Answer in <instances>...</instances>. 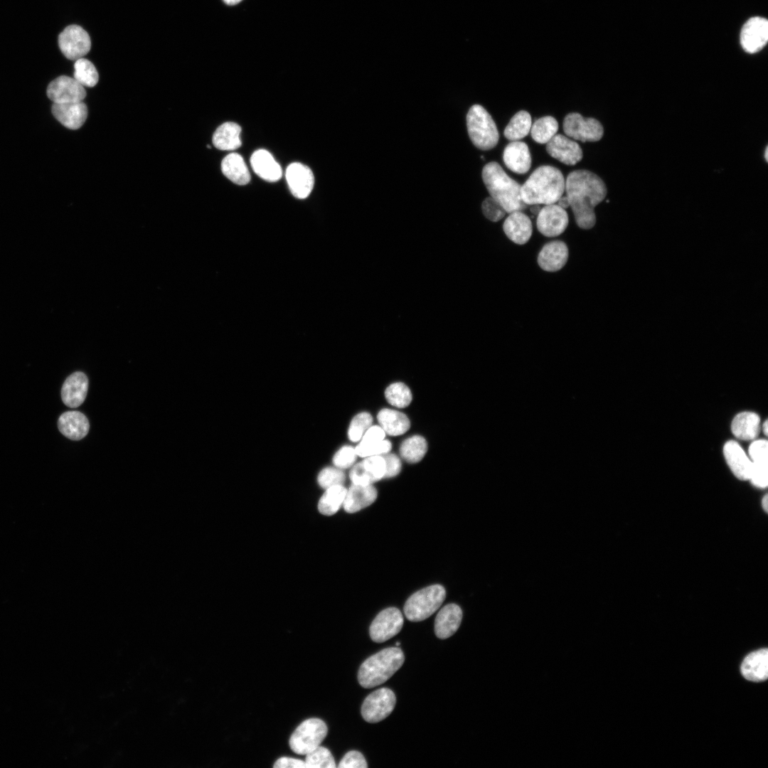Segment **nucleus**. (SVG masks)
Returning a JSON list of instances; mask_svg holds the SVG:
<instances>
[{
	"mask_svg": "<svg viewBox=\"0 0 768 768\" xmlns=\"http://www.w3.org/2000/svg\"><path fill=\"white\" fill-rule=\"evenodd\" d=\"M546 151L554 159L570 166L580 161L583 156L576 142L560 134H556L546 143Z\"/></svg>",
	"mask_w": 768,
	"mask_h": 768,
	"instance_id": "f3484780",
	"label": "nucleus"
},
{
	"mask_svg": "<svg viewBox=\"0 0 768 768\" xmlns=\"http://www.w3.org/2000/svg\"><path fill=\"white\" fill-rule=\"evenodd\" d=\"M569 250L566 244L560 240H554L545 244L538 256V264L547 272H557L567 263Z\"/></svg>",
	"mask_w": 768,
	"mask_h": 768,
	"instance_id": "aec40b11",
	"label": "nucleus"
},
{
	"mask_svg": "<svg viewBox=\"0 0 768 768\" xmlns=\"http://www.w3.org/2000/svg\"><path fill=\"white\" fill-rule=\"evenodd\" d=\"M760 418L753 412L737 414L732 421L731 430L738 439L751 440L756 438L759 432Z\"/></svg>",
	"mask_w": 768,
	"mask_h": 768,
	"instance_id": "c756f323",
	"label": "nucleus"
},
{
	"mask_svg": "<svg viewBox=\"0 0 768 768\" xmlns=\"http://www.w3.org/2000/svg\"><path fill=\"white\" fill-rule=\"evenodd\" d=\"M503 230L509 240L518 245H524L530 240L533 225L529 217L522 211L509 213L503 224Z\"/></svg>",
	"mask_w": 768,
	"mask_h": 768,
	"instance_id": "5701e85b",
	"label": "nucleus"
},
{
	"mask_svg": "<svg viewBox=\"0 0 768 768\" xmlns=\"http://www.w3.org/2000/svg\"><path fill=\"white\" fill-rule=\"evenodd\" d=\"M385 462L381 455L366 457L355 464L349 477L353 484H372L384 477Z\"/></svg>",
	"mask_w": 768,
	"mask_h": 768,
	"instance_id": "2eb2a0df",
	"label": "nucleus"
},
{
	"mask_svg": "<svg viewBox=\"0 0 768 768\" xmlns=\"http://www.w3.org/2000/svg\"><path fill=\"white\" fill-rule=\"evenodd\" d=\"M377 496V490L372 484L352 483L347 489L343 507L348 513H355L371 505Z\"/></svg>",
	"mask_w": 768,
	"mask_h": 768,
	"instance_id": "a878e982",
	"label": "nucleus"
},
{
	"mask_svg": "<svg viewBox=\"0 0 768 768\" xmlns=\"http://www.w3.org/2000/svg\"><path fill=\"white\" fill-rule=\"evenodd\" d=\"M395 703L396 697L393 690L379 688L365 698L361 706L362 717L368 722H378L393 712Z\"/></svg>",
	"mask_w": 768,
	"mask_h": 768,
	"instance_id": "1a4fd4ad",
	"label": "nucleus"
},
{
	"mask_svg": "<svg viewBox=\"0 0 768 768\" xmlns=\"http://www.w3.org/2000/svg\"><path fill=\"white\" fill-rule=\"evenodd\" d=\"M768 40V21L755 16L750 18L742 26L740 43L745 51L754 53L762 50Z\"/></svg>",
	"mask_w": 768,
	"mask_h": 768,
	"instance_id": "4468645a",
	"label": "nucleus"
},
{
	"mask_svg": "<svg viewBox=\"0 0 768 768\" xmlns=\"http://www.w3.org/2000/svg\"><path fill=\"white\" fill-rule=\"evenodd\" d=\"M767 502H768V498H767V495L766 494L762 498V508L764 509V511L765 512H767V507H768Z\"/></svg>",
	"mask_w": 768,
	"mask_h": 768,
	"instance_id": "603ef678",
	"label": "nucleus"
},
{
	"mask_svg": "<svg viewBox=\"0 0 768 768\" xmlns=\"http://www.w3.org/2000/svg\"><path fill=\"white\" fill-rule=\"evenodd\" d=\"M47 95L53 103H68L82 101L86 92L74 78L61 75L49 83Z\"/></svg>",
	"mask_w": 768,
	"mask_h": 768,
	"instance_id": "ddd939ff",
	"label": "nucleus"
},
{
	"mask_svg": "<svg viewBox=\"0 0 768 768\" xmlns=\"http://www.w3.org/2000/svg\"><path fill=\"white\" fill-rule=\"evenodd\" d=\"M565 191L577 226L592 228L596 223L594 208L607 196L604 182L592 171L575 170L566 178Z\"/></svg>",
	"mask_w": 768,
	"mask_h": 768,
	"instance_id": "f257e3e1",
	"label": "nucleus"
},
{
	"mask_svg": "<svg viewBox=\"0 0 768 768\" xmlns=\"http://www.w3.org/2000/svg\"><path fill=\"white\" fill-rule=\"evenodd\" d=\"M562 172L552 166L538 167L521 187L523 201L529 205H549L558 202L565 191Z\"/></svg>",
	"mask_w": 768,
	"mask_h": 768,
	"instance_id": "f03ea898",
	"label": "nucleus"
},
{
	"mask_svg": "<svg viewBox=\"0 0 768 768\" xmlns=\"http://www.w3.org/2000/svg\"><path fill=\"white\" fill-rule=\"evenodd\" d=\"M339 768H366L368 764L363 755L358 751L348 752L340 761Z\"/></svg>",
	"mask_w": 768,
	"mask_h": 768,
	"instance_id": "de8ad7c7",
	"label": "nucleus"
},
{
	"mask_svg": "<svg viewBox=\"0 0 768 768\" xmlns=\"http://www.w3.org/2000/svg\"><path fill=\"white\" fill-rule=\"evenodd\" d=\"M242 0H223V1L228 5H235L240 2Z\"/></svg>",
	"mask_w": 768,
	"mask_h": 768,
	"instance_id": "5fc2aeb1",
	"label": "nucleus"
},
{
	"mask_svg": "<svg viewBox=\"0 0 768 768\" xmlns=\"http://www.w3.org/2000/svg\"><path fill=\"white\" fill-rule=\"evenodd\" d=\"M503 160L508 169L519 174L527 173L531 166L528 146L520 141H513L505 147Z\"/></svg>",
	"mask_w": 768,
	"mask_h": 768,
	"instance_id": "b1692460",
	"label": "nucleus"
},
{
	"mask_svg": "<svg viewBox=\"0 0 768 768\" xmlns=\"http://www.w3.org/2000/svg\"><path fill=\"white\" fill-rule=\"evenodd\" d=\"M481 209L485 217L492 222L499 221L507 213L503 206L491 196L483 201Z\"/></svg>",
	"mask_w": 768,
	"mask_h": 768,
	"instance_id": "c03bdc74",
	"label": "nucleus"
},
{
	"mask_svg": "<svg viewBox=\"0 0 768 768\" xmlns=\"http://www.w3.org/2000/svg\"><path fill=\"white\" fill-rule=\"evenodd\" d=\"M445 597V589L440 585L425 587L407 599L404 606L405 615L411 622L423 621L439 609Z\"/></svg>",
	"mask_w": 768,
	"mask_h": 768,
	"instance_id": "423d86ee",
	"label": "nucleus"
},
{
	"mask_svg": "<svg viewBox=\"0 0 768 768\" xmlns=\"http://www.w3.org/2000/svg\"><path fill=\"white\" fill-rule=\"evenodd\" d=\"M481 175L490 196L498 202L507 213L522 211L528 207L521 196V186L508 176L499 164L496 161L486 164Z\"/></svg>",
	"mask_w": 768,
	"mask_h": 768,
	"instance_id": "7ed1b4c3",
	"label": "nucleus"
},
{
	"mask_svg": "<svg viewBox=\"0 0 768 768\" xmlns=\"http://www.w3.org/2000/svg\"><path fill=\"white\" fill-rule=\"evenodd\" d=\"M562 128L567 137L582 142H597L604 134L603 127L597 119L584 118L577 112H571L565 117Z\"/></svg>",
	"mask_w": 768,
	"mask_h": 768,
	"instance_id": "6e6552de",
	"label": "nucleus"
},
{
	"mask_svg": "<svg viewBox=\"0 0 768 768\" xmlns=\"http://www.w3.org/2000/svg\"><path fill=\"white\" fill-rule=\"evenodd\" d=\"M723 454L733 474L740 480H749L752 462L740 445L735 441L730 440L723 447Z\"/></svg>",
	"mask_w": 768,
	"mask_h": 768,
	"instance_id": "412c9836",
	"label": "nucleus"
},
{
	"mask_svg": "<svg viewBox=\"0 0 768 768\" xmlns=\"http://www.w3.org/2000/svg\"><path fill=\"white\" fill-rule=\"evenodd\" d=\"M285 176L295 198L304 199L309 196L314 187V177L308 166L298 162L292 163L287 166Z\"/></svg>",
	"mask_w": 768,
	"mask_h": 768,
	"instance_id": "dca6fc26",
	"label": "nucleus"
},
{
	"mask_svg": "<svg viewBox=\"0 0 768 768\" xmlns=\"http://www.w3.org/2000/svg\"><path fill=\"white\" fill-rule=\"evenodd\" d=\"M405 656L398 647H389L370 656L361 665L358 681L366 688L381 685L403 664Z\"/></svg>",
	"mask_w": 768,
	"mask_h": 768,
	"instance_id": "20e7f679",
	"label": "nucleus"
},
{
	"mask_svg": "<svg viewBox=\"0 0 768 768\" xmlns=\"http://www.w3.org/2000/svg\"><path fill=\"white\" fill-rule=\"evenodd\" d=\"M385 432L380 426H370L356 447L357 456L366 457L388 453L392 447L390 441L384 439Z\"/></svg>",
	"mask_w": 768,
	"mask_h": 768,
	"instance_id": "a211bd4d",
	"label": "nucleus"
},
{
	"mask_svg": "<svg viewBox=\"0 0 768 768\" xmlns=\"http://www.w3.org/2000/svg\"><path fill=\"white\" fill-rule=\"evenodd\" d=\"M469 138L481 150L493 149L499 139L496 125L489 113L480 105H474L466 114Z\"/></svg>",
	"mask_w": 768,
	"mask_h": 768,
	"instance_id": "39448f33",
	"label": "nucleus"
},
{
	"mask_svg": "<svg viewBox=\"0 0 768 768\" xmlns=\"http://www.w3.org/2000/svg\"><path fill=\"white\" fill-rule=\"evenodd\" d=\"M73 78L83 87H94L99 80L98 73L95 65L86 58H81L74 64Z\"/></svg>",
	"mask_w": 768,
	"mask_h": 768,
	"instance_id": "4c0bfd02",
	"label": "nucleus"
},
{
	"mask_svg": "<svg viewBox=\"0 0 768 768\" xmlns=\"http://www.w3.org/2000/svg\"><path fill=\"white\" fill-rule=\"evenodd\" d=\"M762 427H763V432H764V434L765 435H767V432H768V430H767V429H768L767 420H765V422H764V424H763Z\"/></svg>",
	"mask_w": 768,
	"mask_h": 768,
	"instance_id": "6e6d98bb",
	"label": "nucleus"
},
{
	"mask_svg": "<svg viewBox=\"0 0 768 768\" xmlns=\"http://www.w3.org/2000/svg\"><path fill=\"white\" fill-rule=\"evenodd\" d=\"M767 441L757 439L749 447V455L752 462H768Z\"/></svg>",
	"mask_w": 768,
	"mask_h": 768,
	"instance_id": "49530a36",
	"label": "nucleus"
},
{
	"mask_svg": "<svg viewBox=\"0 0 768 768\" xmlns=\"http://www.w3.org/2000/svg\"><path fill=\"white\" fill-rule=\"evenodd\" d=\"M58 45L63 54L76 60L90 50L91 41L87 32L78 25L67 26L58 36Z\"/></svg>",
	"mask_w": 768,
	"mask_h": 768,
	"instance_id": "9d476101",
	"label": "nucleus"
},
{
	"mask_svg": "<svg viewBox=\"0 0 768 768\" xmlns=\"http://www.w3.org/2000/svg\"><path fill=\"white\" fill-rule=\"evenodd\" d=\"M400 642H397V643H396V646H400Z\"/></svg>",
	"mask_w": 768,
	"mask_h": 768,
	"instance_id": "13d9d810",
	"label": "nucleus"
},
{
	"mask_svg": "<svg viewBox=\"0 0 768 768\" xmlns=\"http://www.w3.org/2000/svg\"><path fill=\"white\" fill-rule=\"evenodd\" d=\"M380 426L385 434L398 436L405 433L410 427L408 417L398 410L384 408L377 415Z\"/></svg>",
	"mask_w": 768,
	"mask_h": 768,
	"instance_id": "7c9ffc66",
	"label": "nucleus"
},
{
	"mask_svg": "<svg viewBox=\"0 0 768 768\" xmlns=\"http://www.w3.org/2000/svg\"><path fill=\"white\" fill-rule=\"evenodd\" d=\"M241 127L235 122H228L220 125L213 135V144L220 150H234L239 148Z\"/></svg>",
	"mask_w": 768,
	"mask_h": 768,
	"instance_id": "2f4dec72",
	"label": "nucleus"
},
{
	"mask_svg": "<svg viewBox=\"0 0 768 768\" xmlns=\"http://www.w3.org/2000/svg\"><path fill=\"white\" fill-rule=\"evenodd\" d=\"M357 454L355 448L345 445L341 447L334 455L332 462L334 466L346 469L353 465L356 460Z\"/></svg>",
	"mask_w": 768,
	"mask_h": 768,
	"instance_id": "37998d69",
	"label": "nucleus"
},
{
	"mask_svg": "<svg viewBox=\"0 0 768 768\" xmlns=\"http://www.w3.org/2000/svg\"><path fill=\"white\" fill-rule=\"evenodd\" d=\"M767 154H768V149H767V146L766 149H765V151H764V158H765L766 161H767V159H768Z\"/></svg>",
	"mask_w": 768,
	"mask_h": 768,
	"instance_id": "4d7b16f0",
	"label": "nucleus"
},
{
	"mask_svg": "<svg viewBox=\"0 0 768 768\" xmlns=\"http://www.w3.org/2000/svg\"><path fill=\"white\" fill-rule=\"evenodd\" d=\"M52 112L55 119L70 129H78L87 117V107L82 102L53 103Z\"/></svg>",
	"mask_w": 768,
	"mask_h": 768,
	"instance_id": "6ab92c4d",
	"label": "nucleus"
},
{
	"mask_svg": "<svg viewBox=\"0 0 768 768\" xmlns=\"http://www.w3.org/2000/svg\"><path fill=\"white\" fill-rule=\"evenodd\" d=\"M531 206H531V208H530V210H531V212H532L533 213H534V214H535H535H538V212H539V211H540V207L538 206V205H531Z\"/></svg>",
	"mask_w": 768,
	"mask_h": 768,
	"instance_id": "864d4df0",
	"label": "nucleus"
},
{
	"mask_svg": "<svg viewBox=\"0 0 768 768\" xmlns=\"http://www.w3.org/2000/svg\"><path fill=\"white\" fill-rule=\"evenodd\" d=\"M768 462H752L750 479L756 487L766 488L768 483Z\"/></svg>",
	"mask_w": 768,
	"mask_h": 768,
	"instance_id": "a18cd8bd",
	"label": "nucleus"
},
{
	"mask_svg": "<svg viewBox=\"0 0 768 768\" xmlns=\"http://www.w3.org/2000/svg\"><path fill=\"white\" fill-rule=\"evenodd\" d=\"M347 492L343 485H336L325 489L318 503L319 511L325 516L335 514L343 506Z\"/></svg>",
	"mask_w": 768,
	"mask_h": 768,
	"instance_id": "72a5a7b5",
	"label": "nucleus"
},
{
	"mask_svg": "<svg viewBox=\"0 0 768 768\" xmlns=\"http://www.w3.org/2000/svg\"><path fill=\"white\" fill-rule=\"evenodd\" d=\"M87 389L86 375L82 372H75L66 378L62 386V400L69 407H78L85 401Z\"/></svg>",
	"mask_w": 768,
	"mask_h": 768,
	"instance_id": "4be33fe9",
	"label": "nucleus"
},
{
	"mask_svg": "<svg viewBox=\"0 0 768 768\" xmlns=\"http://www.w3.org/2000/svg\"><path fill=\"white\" fill-rule=\"evenodd\" d=\"M558 130L557 120L552 116H545L534 122L530 132L535 142L546 144L557 134Z\"/></svg>",
	"mask_w": 768,
	"mask_h": 768,
	"instance_id": "e433bc0d",
	"label": "nucleus"
},
{
	"mask_svg": "<svg viewBox=\"0 0 768 768\" xmlns=\"http://www.w3.org/2000/svg\"><path fill=\"white\" fill-rule=\"evenodd\" d=\"M250 164L255 173L265 181L274 182L282 177L280 165L265 149L255 151L250 157Z\"/></svg>",
	"mask_w": 768,
	"mask_h": 768,
	"instance_id": "c85d7f7f",
	"label": "nucleus"
},
{
	"mask_svg": "<svg viewBox=\"0 0 768 768\" xmlns=\"http://www.w3.org/2000/svg\"><path fill=\"white\" fill-rule=\"evenodd\" d=\"M403 623L402 614L398 608H386L372 622L369 629L370 636L375 642H384L397 635L402 629Z\"/></svg>",
	"mask_w": 768,
	"mask_h": 768,
	"instance_id": "9b49d317",
	"label": "nucleus"
},
{
	"mask_svg": "<svg viewBox=\"0 0 768 768\" xmlns=\"http://www.w3.org/2000/svg\"><path fill=\"white\" fill-rule=\"evenodd\" d=\"M385 462V471L383 478H392L397 476L401 470V462L395 454L386 453L382 455Z\"/></svg>",
	"mask_w": 768,
	"mask_h": 768,
	"instance_id": "09e8293b",
	"label": "nucleus"
},
{
	"mask_svg": "<svg viewBox=\"0 0 768 768\" xmlns=\"http://www.w3.org/2000/svg\"><path fill=\"white\" fill-rule=\"evenodd\" d=\"M531 125L530 114L527 111L521 110L513 115L506 125L504 137L511 142L518 141L528 134Z\"/></svg>",
	"mask_w": 768,
	"mask_h": 768,
	"instance_id": "f704fd0d",
	"label": "nucleus"
},
{
	"mask_svg": "<svg viewBox=\"0 0 768 768\" xmlns=\"http://www.w3.org/2000/svg\"><path fill=\"white\" fill-rule=\"evenodd\" d=\"M427 450L425 439L414 435L405 439L400 445V454L406 462L414 464L422 459Z\"/></svg>",
	"mask_w": 768,
	"mask_h": 768,
	"instance_id": "c9c22d12",
	"label": "nucleus"
},
{
	"mask_svg": "<svg viewBox=\"0 0 768 768\" xmlns=\"http://www.w3.org/2000/svg\"><path fill=\"white\" fill-rule=\"evenodd\" d=\"M345 480L344 472L336 466L324 467L317 476L318 484L324 489L336 485H343Z\"/></svg>",
	"mask_w": 768,
	"mask_h": 768,
	"instance_id": "79ce46f5",
	"label": "nucleus"
},
{
	"mask_svg": "<svg viewBox=\"0 0 768 768\" xmlns=\"http://www.w3.org/2000/svg\"><path fill=\"white\" fill-rule=\"evenodd\" d=\"M741 673L745 678L760 682L768 677V650L761 649L749 654L741 665Z\"/></svg>",
	"mask_w": 768,
	"mask_h": 768,
	"instance_id": "cd10ccee",
	"label": "nucleus"
},
{
	"mask_svg": "<svg viewBox=\"0 0 768 768\" xmlns=\"http://www.w3.org/2000/svg\"><path fill=\"white\" fill-rule=\"evenodd\" d=\"M328 732L326 724L317 718L304 720L292 732L289 744L298 754L306 755L320 745Z\"/></svg>",
	"mask_w": 768,
	"mask_h": 768,
	"instance_id": "0eeeda50",
	"label": "nucleus"
},
{
	"mask_svg": "<svg viewBox=\"0 0 768 768\" xmlns=\"http://www.w3.org/2000/svg\"><path fill=\"white\" fill-rule=\"evenodd\" d=\"M221 170L228 179L238 185H245L250 180L249 170L242 157L237 153H231L223 159Z\"/></svg>",
	"mask_w": 768,
	"mask_h": 768,
	"instance_id": "473e14b6",
	"label": "nucleus"
},
{
	"mask_svg": "<svg viewBox=\"0 0 768 768\" xmlns=\"http://www.w3.org/2000/svg\"><path fill=\"white\" fill-rule=\"evenodd\" d=\"M274 767L277 768H304V761L296 758L282 757L279 758L274 764Z\"/></svg>",
	"mask_w": 768,
	"mask_h": 768,
	"instance_id": "8fccbe9b",
	"label": "nucleus"
},
{
	"mask_svg": "<svg viewBox=\"0 0 768 768\" xmlns=\"http://www.w3.org/2000/svg\"><path fill=\"white\" fill-rule=\"evenodd\" d=\"M373 417L368 412L356 415L351 420L348 430V439L353 442L361 440L364 433L371 426Z\"/></svg>",
	"mask_w": 768,
	"mask_h": 768,
	"instance_id": "a19ab883",
	"label": "nucleus"
},
{
	"mask_svg": "<svg viewBox=\"0 0 768 768\" xmlns=\"http://www.w3.org/2000/svg\"><path fill=\"white\" fill-rule=\"evenodd\" d=\"M60 432L68 439L80 440L89 432L90 424L86 416L79 411L71 410L63 413L58 418Z\"/></svg>",
	"mask_w": 768,
	"mask_h": 768,
	"instance_id": "bb28decb",
	"label": "nucleus"
},
{
	"mask_svg": "<svg viewBox=\"0 0 768 768\" xmlns=\"http://www.w3.org/2000/svg\"><path fill=\"white\" fill-rule=\"evenodd\" d=\"M306 767L334 768L336 767L331 752L326 747L319 746L306 754Z\"/></svg>",
	"mask_w": 768,
	"mask_h": 768,
	"instance_id": "ea45409f",
	"label": "nucleus"
},
{
	"mask_svg": "<svg viewBox=\"0 0 768 768\" xmlns=\"http://www.w3.org/2000/svg\"><path fill=\"white\" fill-rule=\"evenodd\" d=\"M557 203H558V205L559 206H560L561 208H562L564 209H566L568 207H570V203H569L568 199H567L566 196H562L560 198V199L558 201Z\"/></svg>",
	"mask_w": 768,
	"mask_h": 768,
	"instance_id": "3c124183",
	"label": "nucleus"
},
{
	"mask_svg": "<svg viewBox=\"0 0 768 768\" xmlns=\"http://www.w3.org/2000/svg\"><path fill=\"white\" fill-rule=\"evenodd\" d=\"M569 223L565 209L558 204L545 205L538 213L536 226L538 231L545 237L560 235L567 228Z\"/></svg>",
	"mask_w": 768,
	"mask_h": 768,
	"instance_id": "f8f14e48",
	"label": "nucleus"
},
{
	"mask_svg": "<svg viewBox=\"0 0 768 768\" xmlns=\"http://www.w3.org/2000/svg\"><path fill=\"white\" fill-rule=\"evenodd\" d=\"M387 401L392 405L404 408L408 406L412 401V393L410 388L402 383H395L390 385L385 391Z\"/></svg>",
	"mask_w": 768,
	"mask_h": 768,
	"instance_id": "58836bf2",
	"label": "nucleus"
},
{
	"mask_svg": "<svg viewBox=\"0 0 768 768\" xmlns=\"http://www.w3.org/2000/svg\"><path fill=\"white\" fill-rule=\"evenodd\" d=\"M462 619V609L456 604H448L439 610L434 620L436 636L445 639L459 629Z\"/></svg>",
	"mask_w": 768,
	"mask_h": 768,
	"instance_id": "393cba45",
	"label": "nucleus"
}]
</instances>
